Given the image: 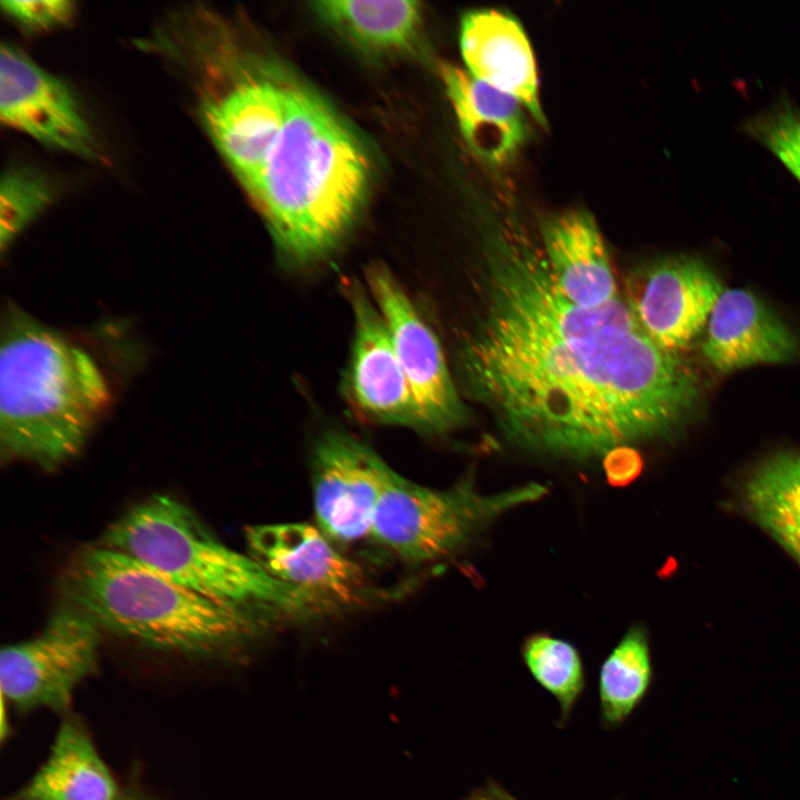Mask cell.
Returning <instances> with one entry per match:
<instances>
[{
    "label": "cell",
    "mask_w": 800,
    "mask_h": 800,
    "mask_svg": "<svg viewBox=\"0 0 800 800\" xmlns=\"http://www.w3.org/2000/svg\"><path fill=\"white\" fill-rule=\"evenodd\" d=\"M481 302L460 353L463 379L526 450L602 458L669 436L700 399L696 373L647 336L624 298L593 309L573 303L542 249L523 238L489 242Z\"/></svg>",
    "instance_id": "cell-1"
},
{
    "label": "cell",
    "mask_w": 800,
    "mask_h": 800,
    "mask_svg": "<svg viewBox=\"0 0 800 800\" xmlns=\"http://www.w3.org/2000/svg\"><path fill=\"white\" fill-rule=\"evenodd\" d=\"M442 78L471 149L491 162L508 160L527 137L522 102L457 67L444 66Z\"/></svg>",
    "instance_id": "cell-18"
},
{
    "label": "cell",
    "mask_w": 800,
    "mask_h": 800,
    "mask_svg": "<svg viewBox=\"0 0 800 800\" xmlns=\"http://www.w3.org/2000/svg\"><path fill=\"white\" fill-rule=\"evenodd\" d=\"M522 656L534 679L567 712L583 687L582 663L576 647L561 638L538 632L524 640Z\"/></svg>",
    "instance_id": "cell-23"
},
{
    "label": "cell",
    "mask_w": 800,
    "mask_h": 800,
    "mask_svg": "<svg viewBox=\"0 0 800 800\" xmlns=\"http://www.w3.org/2000/svg\"><path fill=\"white\" fill-rule=\"evenodd\" d=\"M702 343L719 372L793 361L800 344L792 330L754 293L723 289L710 313Z\"/></svg>",
    "instance_id": "cell-15"
},
{
    "label": "cell",
    "mask_w": 800,
    "mask_h": 800,
    "mask_svg": "<svg viewBox=\"0 0 800 800\" xmlns=\"http://www.w3.org/2000/svg\"><path fill=\"white\" fill-rule=\"evenodd\" d=\"M743 502L800 564V452H780L759 464L744 483Z\"/></svg>",
    "instance_id": "cell-20"
},
{
    "label": "cell",
    "mask_w": 800,
    "mask_h": 800,
    "mask_svg": "<svg viewBox=\"0 0 800 800\" xmlns=\"http://www.w3.org/2000/svg\"><path fill=\"white\" fill-rule=\"evenodd\" d=\"M99 629L64 602L36 637L1 650L2 696L20 711L67 710L76 688L97 671Z\"/></svg>",
    "instance_id": "cell-7"
},
{
    "label": "cell",
    "mask_w": 800,
    "mask_h": 800,
    "mask_svg": "<svg viewBox=\"0 0 800 800\" xmlns=\"http://www.w3.org/2000/svg\"><path fill=\"white\" fill-rule=\"evenodd\" d=\"M110 401L107 377L89 352L24 312L8 313L0 350L4 457L60 466L81 450Z\"/></svg>",
    "instance_id": "cell-3"
},
{
    "label": "cell",
    "mask_w": 800,
    "mask_h": 800,
    "mask_svg": "<svg viewBox=\"0 0 800 800\" xmlns=\"http://www.w3.org/2000/svg\"><path fill=\"white\" fill-rule=\"evenodd\" d=\"M368 178L352 132L317 96L290 86L286 122L249 191L280 250L297 262L324 254L354 219Z\"/></svg>",
    "instance_id": "cell-2"
},
{
    "label": "cell",
    "mask_w": 800,
    "mask_h": 800,
    "mask_svg": "<svg viewBox=\"0 0 800 800\" xmlns=\"http://www.w3.org/2000/svg\"><path fill=\"white\" fill-rule=\"evenodd\" d=\"M53 189L29 169L8 170L0 183V240L4 250L52 201Z\"/></svg>",
    "instance_id": "cell-24"
},
{
    "label": "cell",
    "mask_w": 800,
    "mask_h": 800,
    "mask_svg": "<svg viewBox=\"0 0 800 800\" xmlns=\"http://www.w3.org/2000/svg\"><path fill=\"white\" fill-rule=\"evenodd\" d=\"M117 800H137V799H134L133 797H128V796L121 794Z\"/></svg>",
    "instance_id": "cell-29"
},
{
    "label": "cell",
    "mask_w": 800,
    "mask_h": 800,
    "mask_svg": "<svg viewBox=\"0 0 800 800\" xmlns=\"http://www.w3.org/2000/svg\"><path fill=\"white\" fill-rule=\"evenodd\" d=\"M744 132L763 144L800 182V109L788 99L749 118Z\"/></svg>",
    "instance_id": "cell-25"
},
{
    "label": "cell",
    "mask_w": 800,
    "mask_h": 800,
    "mask_svg": "<svg viewBox=\"0 0 800 800\" xmlns=\"http://www.w3.org/2000/svg\"><path fill=\"white\" fill-rule=\"evenodd\" d=\"M59 581L66 603L100 628L158 650L212 656L252 633L249 613L206 599L104 546L74 553Z\"/></svg>",
    "instance_id": "cell-4"
},
{
    "label": "cell",
    "mask_w": 800,
    "mask_h": 800,
    "mask_svg": "<svg viewBox=\"0 0 800 800\" xmlns=\"http://www.w3.org/2000/svg\"><path fill=\"white\" fill-rule=\"evenodd\" d=\"M460 48L469 73L512 94L546 124L533 52L513 17L492 9L468 12L461 21Z\"/></svg>",
    "instance_id": "cell-16"
},
{
    "label": "cell",
    "mask_w": 800,
    "mask_h": 800,
    "mask_svg": "<svg viewBox=\"0 0 800 800\" xmlns=\"http://www.w3.org/2000/svg\"><path fill=\"white\" fill-rule=\"evenodd\" d=\"M0 118L46 146L96 156L90 127L67 86L8 44L0 54Z\"/></svg>",
    "instance_id": "cell-13"
},
{
    "label": "cell",
    "mask_w": 800,
    "mask_h": 800,
    "mask_svg": "<svg viewBox=\"0 0 800 800\" xmlns=\"http://www.w3.org/2000/svg\"><path fill=\"white\" fill-rule=\"evenodd\" d=\"M2 10L19 24L31 30H47L67 23L74 6L66 0L2 1Z\"/></svg>",
    "instance_id": "cell-26"
},
{
    "label": "cell",
    "mask_w": 800,
    "mask_h": 800,
    "mask_svg": "<svg viewBox=\"0 0 800 800\" xmlns=\"http://www.w3.org/2000/svg\"><path fill=\"white\" fill-rule=\"evenodd\" d=\"M353 340L343 390L364 420L420 430L416 404L387 323L367 287L347 279Z\"/></svg>",
    "instance_id": "cell-12"
},
{
    "label": "cell",
    "mask_w": 800,
    "mask_h": 800,
    "mask_svg": "<svg viewBox=\"0 0 800 800\" xmlns=\"http://www.w3.org/2000/svg\"><path fill=\"white\" fill-rule=\"evenodd\" d=\"M313 6L330 24L371 50L409 47L421 20L419 2L411 0H334L318 1Z\"/></svg>",
    "instance_id": "cell-21"
},
{
    "label": "cell",
    "mask_w": 800,
    "mask_h": 800,
    "mask_svg": "<svg viewBox=\"0 0 800 800\" xmlns=\"http://www.w3.org/2000/svg\"><path fill=\"white\" fill-rule=\"evenodd\" d=\"M289 90L290 86L261 76L242 74L223 83L201 76L199 110L202 122L248 191L254 186L283 128Z\"/></svg>",
    "instance_id": "cell-9"
},
{
    "label": "cell",
    "mask_w": 800,
    "mask_h": 800,
    "mask_svg": "<svg viewBox=\"0 0 800 800\" xmlns=\"http://www.w3.org/2000/svg\"><path fill=\"white\" fill-rule=\"evenodd\" d=\"M722 291L707 262L681 254L657 260L630 277L624 299L647 336L679 354L706 328Z\"/></svg>",
    "instance_id": "cell-11"
},
{
    "label": "cell",
    "mask_w": 800,
    "mask_h": 800,
    "mask_svg": "<svg viewBox=\"0 0 800 800\" xmlns=\"http://www.w3.org/2000/svg\"><path fill=\"white\" fill-rule=\"evenodd\" d=\"M311 471L319 529L341 542L370 534L378 503L396 471L370 447L339 430L320 437Z\"/></svg>",
    "instance_id": "cell-10"
},
{
    "label": "cell",
    "mask_w": 800,
    "mask_h": 800,
    "mask_svg": "<svg viewBox=\"0 0 800 800\" xmlns=\"http://www.w3.org/2000/svg\"><path fill=\"white\" fill-rule=\"evenodd\" d=\"M366 282L387 323L412 393L420 431L444 433L460 427L464 408L436 333L387 267H368Z\"/></svg>",
    "instance_id": "cell-8"
},
{
    "label": "cell",
    "mask_w": 800,
    "mask_h": 800,
    "mask_svg": "<svg viewBox=\"0 0 800 800\" xmlns=\"http://www.w3.org/2000/svg\"><path fill=\"white\" fill-rule=\"evenodd\" d=\"M542 251L563 294L588 308L607 306L621 296L609 254L593 217L572 210L542 224Z\"/></svg>",
    "instance_id": "cell-17"
},
{
    "label": "cell",
    "mask_w": 800,
    "mask_h": 800,
    "mask_svg": "<svg viewBox=\"0 0 800 800\" xmlns=\"http://www.w3.org/2000/svg\"><path fill=\"white\" fill-rule=\"evenodd\" d=\"M468 800H516L496 786H488L473 793Z\"/></svg>",
    "instance_id": "cell-28"
},
{
    "label": "cell",
    "mask_w": 800,
    "mask_h": 800,
    "mask_svg": "<svg viewBox=\"0 0 800 800\" xmlns=\"http://www.w3.org/2000/svg\"><path fill=\"white\" fill-rule=\"evenodd\" d=\"M651 677L648 638L639 626L631 627L607 657L600 671L603 717L619 722L644 694Z\"/></svg>",
    "instance_id": "cell-22"
},
{
    "label": "cell",
    "mask_w": 800,
    "mask_h": 800,
    "mask_svg": "<svg viewBox=\"0 0 800 800\" xmlns=\"http://www.w3.org/2000/svg\"><path fill=\"white\" fill-rule=\"evenodd\" d=\"M252 558L272 577L311 597L356 601L364 587L360 567L338 552L328 537L307 523L250 527Z\"/></svg>",
    "instance_id": "cell-14"
},
{
    "label": "cell",
    "mask_w": 800,
    "mask_h": 800,
    "mask_svg": "<svg viewBox=\"0 0 800 800\" xmlns=\"http://www.w3.org/2000/svg\"><path fill=\"white\" fill-rule=\"evenodd\" d=\"M102 546L148 564L181 587L246 613L303 612L314 598L267 572L252 557L218 540L186 504L153 494L128 509Z\"/></svg>",
    "instance_id": "cell-5"
},
{
    "label": "cell",
    "mask_w": 800,
    "mask_h": 800,
    "mask_svg": "<svg viewBox=\"0 0 800 800\" xmlns=\"http://www.w3.org/2000/svg\"><path fill=\"white\" fill-rule=\"evenodd\" d=\"M547 493L548 488L538 482L483 493L471 476L450 488L432 489L394 472L370 534L404 560L430 562L460 551L501 514Z\"/></svg>",
    "instance_id": "cell-6"
},
{
    "label": "cell",
    "mask_w": 800,
    "mask_h": 800,
    "mask_svg": "<svg viewBox=\"0 0 800 800\" xmlns=\"http://www.w3.org/2000/svg\"><path fill=\"white\" fill-rule=\"evenodd\" d=\"M120 796L84 723L69 716L46 762L11 800H117Z\"/></svg>",
    "instance_id": "cell-19"
},
{
    "label": "cell",
    "mask_w": 800,
    "mask_h": 800,
    "mask_svg": "<svg viewBox=\"0 0 800 800\" xmlns=\"http://www.w3.org/2000/svg\"><path fill=\"white\" fill-rule=\"evenodd\" d=\"M643 466V458L633 444L616 446L602 456L606 480L614 488H623L636 481Z\"/></svg>",
    "instance_id": "cell-27"
}]
</instances>
